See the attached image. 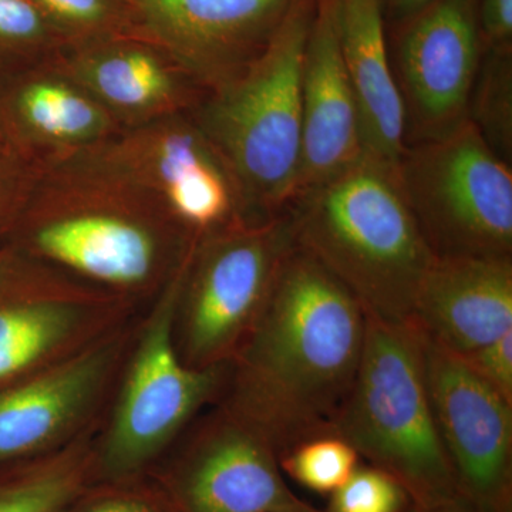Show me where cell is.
<instances>
[{"mask_svg": "<svg viewBox=\"0 0 512 512\" xmlns=\"http://www.w3.org/2000/svg\"><path fill=\"white\" fill-rule=\"evenodd\" d=\"M409 323L456 356L500 338L512 330V258H434Z\"/></svg>", "mask_w": 512, "mask_h": 512, "instance_id": "cell-18", "label": "cell"}, {"mask_svg": "<svg viewBox=\"0 0 512 512\" xmlns=\"http://www.w3.org/2000/svg\"><path fill=\"white\" fill-rule=\"evenodd\" d=\"M39 163L16 150H0V239L15 220Z\"/></svg>", "mask_w": 512, "mask_h": 512, "instance_id": "cell-28", "label": "cell"}, {"mask_svg": "<svg viewBox=\"0 0 512 512\" xmlns=\"http://www.w3.org/2000/svg\"><path fill=\"white\" fill-rule=\"evenodd\" d=\"M298 198L365 156L355 94L340 52L336 0H316L303 53Z\"/></svg>", "mask_w": 512, "mask_h": 512, "instance_id": "cell-17", "label": "cell"}, {"mask_svg": "<svg viewBox=\"0 0 512 512\" xmlns=\"http://www.w3.org/2000/svg\"><path fill=\"white\" fill-rule=\"evenodd\" d=\"M332 433L431 508L461 500L431 407L424 346L409 322L366 315L355 382Z\"/></svg>", "mask_w": 512, "mask_h": 512, "instance_id": "cell-5", "label": "cell"}, {"mask_svg": "<svg viewBox=\"0 0 512 512\" xmlns=\"http://www.w3.org/2000/svg\"><path fill=\"white\" fill-rule=\"evenodd\" d=\"M0 466V512H63L94 483V436Z\"/></svg>", "mask_w": 512, "mask_h": 512, "instance_id": "cell-21", "label": "cell"}, {"mask_svg": "<svg viewBox=\"0 0 512 512\" xmlns=\"http://www.w3.org/2000/svg\"><path fill=\"white\" fill-rule=\"evenodd\" d=\"M481 59L477 0H433L403 23L393 72L404 147L447 136L468 120Z\"/></svg>", "mask_w": 512, "mask_h": 512, "instance_id": "cell-13", "label": "cell"}, {"mask_svg": "<svg viewBox=\"0 0 512 512\" xmlns=\"http://www.w3.org/2000/svg\"><path fill=\"white\" fill-rule=\"evenodd\" d=\"M187 259L138 322L94 436V483L146 476L224 392L228 366L195 369L175 348V308Z\"/></svg>", "mask_w": 512, "mask_h": 512, "instance_id": "cell-6", "label": "cell"}, {"mask_svg": "<svg viewBox=\"0 0 512 512\" xmlns=\"http://www.w3.org/2000/svg\"><path fill=\"white\" fill-rule=\"evenodd\" d=\"M52 63L121 128L190 113L207 94L163 50L140 35L69 46Z\"/></svg>", "mask_w": 512, "mask_h": 512, "instance_id": "cell-16", "label": "cell"}, {"mask_svg": "<svg viewBox=\"0 0 512 512\" xmlns=\"http://www.w3.org/2000/svg\"><path fill=\"white\" fill-rule=\"evenodd\" d=\"M197 241L153 198L62 156L40 161L0 247L148 308Z\"/></svg>", "mask_w": 512, "mask_h": 512, "instance_id": "cell-2", "label": "cell"}, {"mask_svg": "<svg viewBox=\"0 0 512 512\" xmlns=\"http://www.w3.org/2000/svg\"><path fill=\"white\" fill-rule=\"evenodd\" d=\"M383 15V0H336L340 52L355 94L365 156L397 171L404 150V107Z\"/></svg>", "mask_w": 512, "mask_h": 512, "instance_id": "cell-20", "label": "cell"}, {"mask_svg": "<svg viewBox=\"0 0 512 512\" xmlns=\"http://www.w3.org/2000/svg\"><path fill=\"white\" fill-rule=\"evenodd\" d=\"M69 46L138 35L121 0H30Z\"/></svg>", "mask_w": 512, "mask_h": 512, "instance_id": "cell-25", "label": "cell"}, {"mask_svg": "<svg viewBox=\"0 0 512 512\" xmlns=\"http://www.w3.org/2000/svg\"><path fill=\"white\" fill-rule=\"evenodd\" d=\"M282 512H325V511L316 510L315 507H312V505H309L308 503H306V504H303L302 507L293 508V510L282 511Z\"/></svg>", "mask_w": 512, "mask_h": 512, "instance_id": "cell-34", "label": "cell"}, {"mask_svg": "<svg viewBox=\"0 0 512 512\" xmlns=\"http://www.w3.org/2000/svg\"><path fill=\"white\" fill-rule=\"evenodd\" d=\"M66 156L153 198L192 238L248 221L237 180L191 111L123 128Z\"/></svg>", "mask_w": 512, "mask_h": 512, "instance_id": "cell-9", "label": "cell"}, {"mask_svg": "<svg viewBox=\"0 0 512 512\" xmlns=\"http://www.w3.org/2000/svg\"><path fill=\"white\" fill-rule=\"evenodd\" d=\"M468 120L498 157L512 158V55L511 46L491 47L481 59L468 104Z\"/></svg>", "mask_w": 512, "mask_h": 512, "instance_id": "cell-22", "label": "cell"}, {"mask_svg": "<svg viewBox=\"0 0 512 512\" xmlns=\"http://www.w3.org/2000/svg\"><path fill=\"white\" fill-rule=\"evenodd\" d=\"M0 150H16V148L12 146V143H10L8 131H6L5 123H3L2 114H0Z\"/></svg>", "mask_w": 512, "mask_h": 512, "instance_id": "cell-33", "label": "cell"}, {"mask_svg": "<svg viewBox=\"0 0 512 512\" xmlns=\"http://www.w3.org/2000/svg\"><path fill=\"white\" fill-rule=\"evenodd\" d=\"M483 42L491 47L511 46L512 0H477Z\"/></svg>", "mask_w": 512, "mask_h": 512, "instance_id": "cell-30", "label": "cell"}, {"mask_svg": "<svg viewBox=\"0 0 512 512\" xmlns=\"http://www.w3.org/2000/svg\"><path fill=\"white\" fill-rule=\"evenodd\" d=\"M177 512H282L306 504L292 493L272 444L217 402L148 471Z\"/></svg>", "mask_w": 512, "mask_h": 512, "instance_id": "cell-11", "label": "cell"}, {"mask_svg": "<svg viewBox=\"0 0 512 512\" xmlns=\"http://www.w3.org/2000/svg\"><path fill=\"white\" fill-rule=\"evenodd\" d=\"M296 248L293 210L244 221L195 242L185 264L174 343L185 365L228 366L261 315Z\"/></svg>", "mask_w": 512, "mask_h": 512, "instance_id": "cell-7", "label": "cell"}, {"mask_svg": "<svg viewBox=\"0 0 512 512\" xmlns=\"http://www.w3.org/2000/svg\"><path fill=\"white\" fill-rule=\"evenodd\" d=\"M359 463L355 448L333 433L302 441L279 456L284 476L313 493L326 495L342 487Z\"/></svg>", "mask_w": 512, "mask_h": 512, "instance_id": "cell-24", "label": "cell"}, {"mask_svg": "<svg viewBox=\"0 0 512 512\" xmlns=\"http://www.w3.org/2000/svg\"><path fill=\"white\" fill-rule=\"evenodd\" d=\"M63 512H177L148 474L119 481H96Z\"/></svg>", "mask_w": 512, "mask_h": 512, "instance_id": "cell-26", "label": "cell"}, {"mask_svg": "<svg viewBox=\"0 0 512 512\" xmlns=\"http://www.w3.org/2000/svg\"><path fill=\"white\" fill-rule=\"evenodd\" d=\"M138 35L205 93L237 79L264 50L291 0H121Z\"/></svg>", "mask_w": 512, "mask_h": 512, "instance_id": "cell-15", "label": "cell"}, {"mask_svg": "<svg viewBox=\"0 0 512 512\" xmlns=\"http://www.w3.org/2000/svg\"><path fill=\"white\" fill-rule=\"evenodd\" d=\"M410 507L409 494L390 474L373 466H359L330 494L325 512H407Z\"/></svg>", "mask_w": 512, "mask_h": 512, "instance_id": "cell-27", "label": "cell"}, {"mask_svg": "<svg viewBox=\"0 0 512 512\" xmlns=\"http://www.w3.org/2000/svg\"><path fill=\"white\" fill-rule=\"evenodd\" d=\"M407 512H477L473 507H470L464 501H457V503L439 505V507H431V508H416L410 507V510Z\"/></svg>", "mask_w": 512, "mask_h": 512, "instance_id": "cell-32", "label": "cell"}, {"mask_svg": "<svg viewBox=\"0 0 512 512\" xmlns=\"http://www.w3.org/2000/svg\"><path fill=\"white\" fill-rule=\"evenodd\" d=\"M316 0H291L264 50L191 111L234 175L249 221L291 210L302 163L303 53Z\"/></svg>", "mask_w": 512, "mask_h": 512, "instance_id": "cell-4", "label": "cell"}, {"mask_svg": "<svg viewBox=\"0 0 512 512\" xmlns=\"http://www.w3.org/2000/svg\"><path fill=\"white\" fill-rule=\"evenodd\" d=\"M140 318L56 365L0 387V466L52 453L99 430Z\"/></svg>", "mask_w": 512, "mask_h": 512, "instance_id": "cell-12", "label": "cell"}, {"mask_svg": "<svg viewBox=\"0 0 512 512\" xmlns=\"http://www.w3.org/2000/svg\"><path fill=\"white\" fill-rule=\"evenodd\" d=\"M146 309L0 247V387L82 352Z\"/></svg>", "mask_w": 512, "mask_h": 512, "instance_id": "cell-10", "label": "cell"}, {"mask_svg": "<svg viewBox=\"0 0 512 512\" xmlns=\"http://www.w3.org/2000/svg\"><path fill=\"white\" fill-rule=\"evenodd\" d=\"M400 187L436 258H512V171L470 120L404 147Z\"/></svg>", "mask_w": 512, "mask_h": 512, "instance_id": "cell-8", "label": "cell"}, {"mask_svg": "<svg viewBox=\"0 0 512 512\" xmlns=\"http://www.w3.org/2000/svg\"><path fill=\"white\" fill-rule=\"evenodd\" d=\"M433 0H383V10L396 22L406 23Z\"/></svg>", "mask_w": 512, "mask_h": 512, "instance_id": "cell-31", "label": "cell"}, {"mask_svg": "<svg viewBox=\"0 0 512 512\" xmlns=\"http://www.w3.org/2000/svg\"><path fill=\"white\" fill-rule=\"evenodd\" d=\"M423 346L431 407L461 500L477 512H512V403L460 357L424 339Z\"/></svg>", "mask_w": 512, "mask_h": 512, "instance_id": "cell-14", "label": "cell"}, {"mask_svg": "<svg viewBox=\"0 0 512 512\" xmlns=\"http://www.w3.org/2000/svg\"><path fill=\"white\" fill-rule=\"evenodd\" d=\"M69 43L30 0H0V76L52 62Z\"/></svg>", "mask_w": 512, "mask_h": 512, "instance_id": "cell-23", "label": "cell"}, {"mask_svg": "<svg viewBox=\"0 0 512 512\" xmlns=\"http://www.w3.org/2000/svg\"><path fill=\"white\" fill-rule=\"evenodd\" d=\"M365 333L359 301L296 245L228 365L218 402L254 426L279 458L332 433L355 382Z\"/></svg>", "mask_w": 512, "mask_h": 512, "instance_id": "cell-1", "label": "cell"}, {"mask_svg": "<svg viewBox=\"0 0 512 512\" xmlns=\"http://www.w3.org/2000/svg\"><path fill=\"white\" fill-rule=\"evenodd\" d=\"M0 114L12 146L37 163L86 150L123 130L52 62L0 76Z\"/></svg>", "mask_w": 512, "mask_h": 512, "instance_id": "cell-19", "label": "cell"}, {"mask_svg": "<svg viewBox=\"0 0 512 512\" xmlns=\"http://www.w3.org/2000/svg\"><path fill=\"white\" fill-rule=\"evenodd\" d=\"M481 380L512 403V330L464 356H458Z\"/></svg>", "mask_w": 512, "mask_h": 512, "instance_id": "cell-29", "label": "cell"}, {"mask_svg": "<svg viewBox=\"0 0 512 512\" xmlns=\"http://www.w3.org/2000/svg\"><path fill=\"white\" fill-rule=\"evenodd\" d=\"M296 245L359 301L366 315L409 322L434 256L397 171L362 160L293 204Z\"/></svg>", "mask_w": 512, "mask_h": 512, "instance_id": "cell-3", "label": "cell"}]
</instances>
